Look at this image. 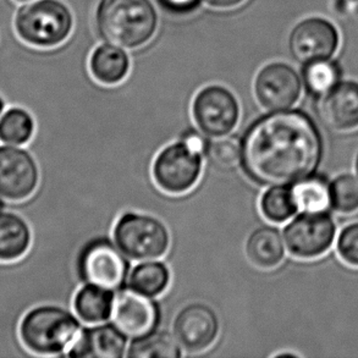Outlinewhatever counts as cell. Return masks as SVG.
<instances>
[{"label": "cell", "mask_w": 358, "mask_h": 358, "mask_svg": "<svg viewBox=\"0 0 358 358\" xmlns=\"http://www.w3.org/2000/svg\"><path fill=\"white\" fill-rule=\"evenodd\" d=\"M4 208H6V202H5L4 199L0 197V210Z\"/></svg>", "instance_id": "obj_34"}, {"label": "cell", "mask_w": 358, "mask_h": 358, "mask_svg": "<svg viewBox=\"0 0 358 358\" xmlns=\"http://www.w3.org/2000/svg\"><path fill=\"white\" fill-rule=\"evenodd\" d=\"M320 114L325 126L336 132L358 129V83L340 81L322 97Z\"/></svg>", "instance_id": "obj_15"}, {"label": "cell", "mask_w": 358, "mask_h": 358, "mask_svg": "<svg viewBox=\"0 0 358 358\" xmlns=\"http://www.w3.org/2000/svg\"><path fill=\"white\" fill-rule=\"evenodd\" d=\"M114 291L86 284L73 296V307L80 320L97 324L112 317Z\"/></svg>", "instance_id": "obj_20"}, {"label": "cell", "mask_w": 358, "mask_h": 358, "mask_svg": "<svg viewBox=\"0 0 358 358\" xmlns=\"http://www.w3.org/2000/svg\"><path fill=\"white\" fill-rule=\"evenodd\" d=\"M15 1H17L19 4H24V3H29V1H32V0H15Z\"/></svg>", "instance_id": "obj_35"}, {"label": "cell", "mask_w": 358, "mask_h": 358, "mask_svg": "<svg viewBox=\"0 0 358 358\" xmlns=\"http://www.w3.org/2000/svg\"><path fill=\"white\" fill-rule=\"evenodd\" d=\"M155 3L165 14L174 17H184L196 13L204 0H155Z\"/></svg>", "instance_id": "obj_30"}, {"label": "cell", "mask_w": 358, "mask_h": 358, "mask_svg": "<svg viewBox=\"0 0 358 358\" xmlns=\"http://www.w3.org/2000/svg\"><path fill=\"white\" fill-rule=\"evenodd\" d=\"M202 170V155L180 140L166 145L157 155L152 165V178L165 194H184L197 185Z\"/></svg>", "instance_id": "obj_6"}, {"label": "cell", "mask_w": 358, "mask_h": 358, "mask_svg": "<svg viewBox=\"0 0 358 358\" xmlns=\"http://www.w3.org/2000/svg\"><path fill=\"white\" fill-rule=\"evenodd\" d=\"M206 155L215 166L222 169H230L240 163L241 145L240 142L233 137L225 136V137L217 138L213 142H209Z\"/></svg>", "instance_id": "obj_28"}, {"label": "cell", "mask_w": 358, "mask_h": 358, "mask_svg": "<svg viewBox=\"0 0 358 358\" xmlns=\"http://www.w3.org/2000/svg\"><path fill=\"white\" fill-rule=\"evenodd\" d=\"M336 251L346 264L358 266V223L343 229L336 242Z\"/></svg>", "instance_id": "obj_29"}, {"label": "cell", "mask_w": 358, "mask_h": 358, "mask_svg": "<svg viewBox=\"0 0 358 358\" xmlns=\"http://www.w3.org/2000/svg\"><path fill=\"white\" fill-rule=\"evenodd\" d=\"M299 212L320 213L330 206V185L320 176L310 175L290 185Z\"/></svg>", "instance_id": "obj_25"}, {"label": "cell", "mask_w": 358, "mask_h": 358, "mask_svg": "<svg viewBox=\"0 0 358 358\" xmlns=\"http://www.w3.org/2000/svg\"><path fill=\"white\" fill-rule=\"evenodd\" d=\"M356 174H357L358 178V153L357 157H356Z\"/></svg>", "instance_id": "obj_36"}, {"label": "cell", "mask_w": 358, "mask_h": 358, "mask_svg": "<svg viewBox=\"0 0 358 358\" xmlns=\"http://www.w3.org/2000/svg\"><path fill=\"white\" fill-rule=\"evenodd\" d=\"M170 271L163 262L145 261L129 274V286L150 297L160 296L170 284Z\"/></svg>", "instance_id": "obj_24"}, {"label": "cell", "mask_w": 358, "mask_h": 358, "mask_svg": "<svg viewBox=\"0 0 358 358\" xmlns=\"http://www.w3.org/2000/svg\"><path fill=\"white\" fill-rule=\"evenodd\" d=\"M159 16L152 0H99L94 26L104 43L138 49L150 42L158 29Z\"/></svg>", "instance_id": "obj_2"}, {"label": "cell", "mask_w": 358, "mask_h": 358, "mask_svg": "<svg viewBox=\"0 0 358 358\" xmlns=\"http://www.w3.org/2000/svg\"><path fill=\"white\" fill-rule=\"evenodd\" d=\"M259 208L266 220L278 224L285 223L299 212L290 185L271 186L262 194Z\"/></svg>", "instance_id": "obj_26"}, {"label": "cell", "mask_w": 358, "mask_h": 358, "mask_svg": "<svg viewBox=\"0 0 358 358\" xmlns=\"http://www.w3.org/2000/svg\"><path fill=\"white\" fill-rule=\"evenodd\" d=\"M240 164L248 179L264 186L292 185L313 175L323 140L308 114L274 110L258 117L242 137Z\"/></svg>", "instance_id": "obj_1"}, {"label": "cell", "mask_w": 358, "mask_h": 358, "mask_svg": "<svg viewBox=\"0 0 358 358\" xmlns=\"http://www.w3.org/2000/svg\"><path fill=\"white\" fill-rule=\"evenodd\" d=\"M41 168L27 145L0 143V197L22 202L38 189Z\"/></svg>", "instance_id": "obj_9"}, {"label": "cell", "mask_w": 358, "mask_h": 358, "mask_svg": "<svg viewBox=\"0 0 358 358\" xmlns=\"http://www.w3.org/2000/svg\"><path fill=\"white\" fill-rule=\"evenodd\" d=\"M130 264L119 247L107 238L88 242L78 257V271L86 284L120 290L129 279Z\"/></svg>", "instance_id": "obj_8"}, {"label": "cell", "mask_w": 358, "mask_h": 358, "mask_svg": "<svg viewBox=\"0 0 358 358\" xmlns=\"http://www.w3.org/2000/svg\"><path fill=\"white\" fill-rule=\"evenodd\" d=\"M341 76L343 70L340 64L331 58L302 64V85L312 97H323L340 83Z\"/></svg>", "instance_id": "obj_21"}, {"label": "cell", "mask_w": 358, "mask_h": 358, "mask_svg": "<svg viewBox=\"0 0 358 358\" xmlns=\"http://www.w3.org/2000/svg\"><path fill=\"white\" fill-rule=\"evenodd\" d=\"M127 350L125 335L114 324H99L83 330L73 346L69 357L120 358Z\"/></svg>", "instance_id": "obj_16"}, {"label": "cell", "mask_w": 358, "mask_h": 358, "mask_svg": "<svg viewBox=\"0 0 358 358\" xmlns=\"http://www.w3.org/2000/svg\"><path fill=\"white\" fill-rule=\"evenodd\" d=\"M113 324L126 338H138L155 329L159 320V310L150 296L121 287L114 295L112 312Z\"/></svg>", "instance_id": "obj_14"}, {"label": "cell", "mask_w": 358, "mask_h": 358, "mask_svg": "<svg viewBox=\"0 0 358 358\" xmlns=\"http://www.w3.org/2000/svg\"><path fill=\"white\" fill-rule=\"evenodd\" d=\"M90 73L97 83L115 86L130 73L131 60L124 48L106 43L98 45L90 57Z\"/></svg>", "instance_id": "obj_19"}, {"label": "cell", "mask_w": 358, "mask_h": 358, "mask_svg": "<svg viewBox=\"0 0 358 358\" xmlns=\"http://www.w3.org/2000/svg\"><path fill=\"white\" fill-rule=\"evenodd\" d=\"M330 206L341 214L358 210V179L354 175H340L331 182Z\"/></svg>", "instance_id": "obj_27"}, {"label": "cell", "mask_w": 358, "mask_h": 358, "mask_svg": "<svg viewBox=\"0 0 358 358\" xmlns=\"http://www.w3.org/2000/svg\"><path fill=\"white\" fill-rule=\"evenodd\" d=\"M340 34L329 20L312 16L296 24L289 34L287 47L299 63L329 59L339 49Z\"/></svg>", "instance_id": "obj_12"}, {"label": "cell", "mask_w": 358, "mask_h": 358, "mask_svg": "<svg viewBox=\"0 0 358 358\" xmlns=\"http://www.w3.org/2000/svg\"><path fill=\"white\" fill-rule=\"evenodd\" d=\"M257 102L268 112L285 110L299 102L302 80L289 64L273 62L257 73L253 83Z\"/></svg>", "instance_id": "obj_11"}, {"label": "cell", "mask_w": 358, "mask_h": 358, "mask_svg": "<svg viewBox=\"0 0 358 358\" xmlns=\"http://www.w3.org/2000/svg\"><path fill=\"white\" fill-rule=\"evenodd\" d=\"M78 320L62 306L43 302L20 320L19 336L32 356L66 355L83 331Z\"/></svg>", "instance_id": "obj_3"}, {"label": "cell", "mask_w": 358, "mask_h": 358, "mask_svg": "<svg viewBox=\"0 0 358 358\" xmlns=\"http://www.w3.org/2000/svg\"><path fill=\"white\" fill-rule=\"evenodd\" d=\"M75 17L64 0H32L20 4L14 27L20 39L34 48H58L73 34Z\"/></svg>", "instance_id": "obj_4"}, {"label": "cell", "mask_w": 358, "mask_h": 358, "mask_svg": "<svg viewBox=\"0 0 358 358\" xmlns=\"http://www.w3.org/2000/svg\"><path fill=\"white\" fill-rule=\"evenodd\" d=\"M34 233L29 220L13 209L0 210V262L24 258L32 246Z\"/></svg>", "instance_id": "obj_17"}, {"label": "cell", "mask_w": 358, "mask_h": 358, "mask_svg": "<svg viewBox=\"0 0 358 358\" xmlns=\"http://www.w3.org/2000/svg\"><path fill=\"white\" fill-rule=\"evenodd\" d=\"M220 320L217 312L206 303L194 302L182 307L175 315L173 334L182 350L199 354L217 341Z\"/></svg>", "instance_id": "obj_13"}, {"label": "cell", "mask_w": 358, "mask_h": 358, "mask_svg": "<svg viewBox=\"0 0 358 358\" xmlns=\"http://www.w3.org/2000/svg\"><path fill=\"white\" fill-rule=\"evenodd\" d=\"M126 356L135 358H178L182 356L174 334L164 330H152L148 334L142 335L132 340Z\"/></svg>", "instance_id": "obj_23"}, {"label": "cell", "mask_w": 358, "mask_h": 358, "mask_svg": "<svg viewBox=\"0 0 358 358\" xmlns=\"http://www.w3.org/2000/svg\"><path fill=\"white\" fill-rule=\"evenodd\" d=\"M241 117L236 96L223 85H208L192 101V117L201 132L220 138L233 132Z\"/></svg>", "instance_id": "obj_7"}, {"label": "cell", "mask_w": 358, "mask_h": 358, "mask_svg": "<svg viewBox=\"0 0 358 358\" xmlns=\"http://www.w3.org/2000/svg\"><path fill=\"white\" fill-rule=\"evenodd\" d=\"M113 238L132 261L160 259L170 247L169 230L162 220L148 214H122L114 225Z\"/></svg>", "instance_id": "obj_5"}, {"label": "cell", "mask_w": 358, "mask_h": 358, "mask_svg": "<svg viewBox=\"0 0 358 358\" xmlns=\"http://www.w3.org/2000/svg\"><path fill=\"white\" fill-rule=\"evenodd\" d=\"M336 235V225L329 214L302 213L284 228V242L291 256L315 259L329 250Z\"/></svg>", "instance_id": "obj_10"}, {"label": "cell", "mask_w": 358, "mask_h": 358, "mask_svg": "<svg viewBox=\"0 0 358 358\" xmlns=\"http://www.w3.org/2000/svg\"><path fill=\"white\" fill-rule=\"evenodd\" d=\"M285 242L279 230L269 225L255 229L246 240L245 252L251 264L269 271L274 269L284 261Z\"/></svg>", "instance_id": "obj_18"}, {"label": "cell", "mask_w": 358, "mask_h": 358, "mask_svg": "<svg viewBox=\"0 0 358 358\" xmlns=\"http://www.w3.org/2000/svg\"><path fill=\"white\" fill-rule=\"evenodd\" d=\"M6 108H8V103L5 101V98L0 94V117H1L3 113L6 110Z\"/></svg>", "instance_id": "obj_33"}, {"label": "cell", "mask_w": 358, "mask_h": 358, "mask_svg": "<svg viewBox=\"0 0 358 358\" xmlns=\"http://www.w3.org/2000/svg\"><path fill=\"white\" fill-rule=\"evenodd\" d=\"M37 130V122L29 109L10 106L0 117V143L27 145Z\"/></svg>", "instance_id": "obj_22"}, {"label": "cell", "mask_w": 358, "mask_h": 358, "mask_svg": "<svg viewBox=\"0 0 358 358\" xmlns=\"http://www.w3.org/2000/svg\"><path fill=\"white\" fill-rule=\"evenodd\" d=\"M246 0H204V3L213 9L229 10L236 8Z\"/></svg>", "instance_id": "obj_32"}, {"label": "cell", "mask_w": 358, "mask_h": 358, "mask_svg": "<svg viewBox=\"0 0 358 358\" xmlns=\"http://www.w3.org/2000/svg\"><path fill=\"white\" fill-rule=\"evenodd\" d=\"M181 141L199 155H203L207 153L209 141L207 140V136L201 131L192 130V129L185 131L184 135L181 136Z\"/></svg>", "instance_id": "obj_31"}]
</instances>
